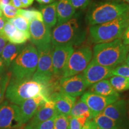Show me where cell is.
I'll use <instances>...</instances> for the list:
<instances>
[{
	"label": "cell",
	"instance_id": "obj_44",
	"mask_svg": "<svg viewBox=\"0 0 129 129\" xmlns=\"http://www.w3.org/2000/svg\"><path fill=\"white\" fill-rule=\"evenodd\" d=\"M38 3L41 5H47L54 2V0H36Z\"/></svg>",
	"mask_w": 129,
	"mask_h": 129
},
{
	"label": "cell",
	"instance_id": "obj_10",
	"mask_svg": "<svg viewBox=\"0 0 129 129\" xmlns=\"http://www.w3.org/2000/svg\"><path fill=\"white\" fill-rule=\"evenodd\" d=\"M87 87L83 74L61 78L57 85L59 91L74 98L83 94Z\"/></svg>",
	"mask_w": 129,
	"mask_h": 129
},
{
	"label": "cell",
	"instance_id": "obj_21",
	"mask_svg": "<svg viewBox=\"0 0 129 129\" xmlns=\"http://www.w3.org/2000/svg\"><path fill=\"white\" fill-rule=\"evenodd\" d=\"M57 1H54L50 4L42 5L40 7L43 22L50 29L54 27L57 23Z\"/></svg>",
	"mask_w": 129,
	"mask_h": 129
},
{
	"label": "cell",
	"instance_id": "obj_26",
	"mask_svg": "<svg viewBox=\"0 0 129 129\" xmlns=\"http://www.w3.org/2000/svg\"><path fill=\"white\" fill-rule=\"evenodd\" d=\"M18 16H21L25 18L29 22L34 20H38L43 21V16L41 12L34 9L28 10L19 9Z\"/></svg>",
	"mask_w": 129,
	"mask_h": 129
},
{
	"label": "cell",
	"instance_id": "obj_3",
	"mask_svg": "<svg viewBox=\"0 0 129 129\" xmlns=\"http://www.w3.org/2000/svg\"><path fill=\"white\" fill-rule=\"evenodd\" d=\"M129 13V6L114 0L95 3L87 13L85 20L90 26L110 22Z\"/></svg>",
	"mask_w": 129,
	"mask_h": 129
},
{
	"label": "cell",
	"instance_id": "obj_1",
	"mask_svg": "<svg viewBox=\"0 0 129 129\" xmlns=\"http://www.w3.org/2000/svg\"><path fill=\"white\" fill-rule=\"evenodd\" d=\"M51 93V88L48 85L32 77L22 80L12 78L5 96L10 103L20 105L26 100L39 95H44L49 100Z\"/></svg>",
	"mask_w": 129,
	"mask_h": 129
},
{
	"label": "cell",
	"instance_id": "obj_35",
	"mask_svg": "<svg viewBox=\"0 0 129 129\" xmlns=\"http://www.w3.org/2000/svg\"><path fill=\"white\" fill-rule=\"evenodd\" d=\"M56 115L49 120L42 122L38 124L34 125V126H30V125H29V126L32 127L34 129H54V121H55Z\"/></svg>",
	"mask_w": 129,
	"mask_h": 129
},
{
	"label": "cell",
	"instance_id": "obj_24",
	"mask_svg": "<svg viewBox=\"0 0 129 129\" xmlns=\"http://www.w3.org/2000/svg\"><path fill=\"white\" fill-rule=\"evenodd\" d=\"M81 116L86 117L88 120H91L93 119L91 111L87 105L80 99L74 104L69 115V118H70L81 117Z\"/></svg>",
	"mask_w": 129,
	"mask_h": 129
},
{
	"label": "cell",
	"instance_id": "obj_25",
	"mask_svg": "<svg viewBox=\"0 0 129 129\" xmlns=\"http://www.w3.org/2000/svg\"><path fill=\"white\" fill-rule=\"evenodd\" d=\"M109 81L117 92H122L129 90L128 77L112 76Z\"/></svg>",
	"mask_w": 129,
	"mask_h": 129
},
{
	"label": "cell",
	"instance_id": "obj_20",
	"mask_svg": "<svg viewBox=\"0 0 129 129\" xmlns=\"http://www.w3.org/2000/svg\"><path fill=\"white\" fill-rule=\"evenodd\" d=\"M25 47L24 44H14L8 43L1 53V58L6 68H9L11 64Z\"/></svg>",
	"mask_w": 129,
	"mask_h": 129
},
{
	"label": "cell",
	"instance_id": "obj_34",
	"mask_svg": "<svg viewBox=\"0 0 129 129\" xmlns=\"http://www.w3.org/2000/svg\"><path fill=\"white\" fill-rule=\"evenodd\" d=\"M17 30V29L13 24L7 21L3 29L1 35H2L3 37H4L7 40V41H9V40L13 36V35L15 34Z\"/></svg>",
	"mask_w": 129,
	"mask_h": 129
},
{
	"label": "cell",
	"instance_id": "obj_32",
	"mask_svg": "<svg viewBox=\"0 0 129 129\" xmlns=\"http://www.w3.org/2000/svg\"><path fill=\"white\" fill-rule=\"evenodd\" d=\"M87 121V118L83 116L70 118L69 129H81Z\"/></svg>",
	"mask_w": 129,
	"mask_h": 129
},
{
	"label": "cell",
	"instance_id": "obj_40",
	"mask_svg": "<svg viewBox=\"0 0 129 129\" xmlns=\"http://www.w3.org/2000/svg\"><path fill=\"white\" fill-rule=\"evenodd\" d=\"M10 4L18 9H20L22 8V4L20 0H10Z\"/></svg>",
	"mask_w": 129,
	"mask_h": 129
},
{
	"label": "cell",
	"instance_id": "obj_17",
	"mask_svg": "<svg viewBox=\"0 0 129 129\" xmlns=\"http://www.w3.org/2000/svg\"><path fill=\"white\" fill-rule=\"evenodd\" d=\"M127 105L125 100L118 99L109 104L101 113L106 117L120 122H125Z\"/></svg>",
	"mask_w": 129,
	"mask_h": 129
},
{
	"label": "cell",
	"instance_id": "obj_43",
	"mask_svg": "<svg viewBox=\"0 0 129 129\" xmlns=\"http://www.w3.org/2000/svg\"><path fill=\"white\" fill-rule=\"evenodd\" d=\"M5 69H6V66H5L2 58L0 56V75L4 73L5 72Z\"/></svg>",
	"mask_w": 129,
	"mask_h": 129
},
{
	"label": "cell",
	"instance_id": "obj_12",
	"mask_svg": "<svg viewBox=\"0 0 129 129\" xmlns=\"http://www.w3.org/2000/svg\"><path fill=\"white\" fill-rule=\"evenodd\" d=\"M74 51V48L71 44L53 47L52 63L54 76L62 77L68 61Z\"/></svg>",
	"mask_w": 129,
	"mask_h": 129
},
{
	"label": "cell",
	"instance_id": "obj_46",
	"mask_svg": "<svg viewBox=\"0 0 129 129\" xmlns=\"http://www.w3.org/2000/svg\"><path fill=\"white\" fill-rule=\"evenodd\" d=\"M114 1H118V2L120 3H122L123 4H126L127 6H129V0H114Z\"/></svg>",
	"mask_w": 129,
	"mask_h": 129
},
{
	"label": "cell",
	"instance_id": "obj_42",
	"mask_svg": "<svg viewBox=\"0 0 129 129\" xmlns=\"http://www.w3.org/2000/svg\"><path fill=\"white\" fill-rule=\"evenodd\" d=\"M7 22V19L4 17V16H0V34L2 32L3 29L4 28L5 24Z\"/></svg>",
	"mask_w": 129,
	"mask_h": 129
},
{
	"label": "cell",
	"instance_id": "obj_11",
	"mask_svg": "<svg viewBox=\"0 0 129 129\" xmlns=\"http://www.w3.org/2000/svg\"><path fill=\"white\" fill-rule=\"evenodd\" d=\"M119 98L120 94L104 96L87 91L84 93L81 98V100L87 105L94 118L96 115L102 112L106 106L117 101Z\"/></svg>",
	"mask_w": 129,
	"mask_h": 129
},
{
	"label": "cell",
	"instance_id": "obj_53",
	"mask_svg": "<svg viewBox=\"0 0 129 129\" xmlns=\"http://www.w3.org/2000/svg\"><path fill=\"white\" fill-rule=\"evenodd\" d=\"M98 129H101V128H98Z\"/></svg>",
	"mask_w": 129,
	"mask_h": 129
},
{
	"label": "cell",
	"instance_id": "obj_29",
	"mask_svg": "<svg viewBox=\"0 0 129 129\" xmlns=\"http://www.w3.org/2000/svg\"><path fill=\"white\" fill-rule=\"evenodd\" d=\"M12 77L11 73H4L0 75V104L3 102L7 86Z\"/></svg>",
	"mask_w": 129,
	"mask_h": 129
},
{
	"label": "cell",
	"instance_id": "obj_33",
	"mask_svg": "<svg viewBox=\"0 0 129 129\" xmlns=\"http://www.w3.org/2000/svg\"><path fill=\"white\" fill-rule=\"evenodd\" d=\"M112 76H120L129 78V67L127 64H122L112 69Z\"/></svg>",
	"mask_w": 129,
	"mask_h": 129
},
{
	"label": "cell",
	"instance_id": "obj_39",
	"mask_svg": "<svg viewBox=\"0 0 129 129\" xmlns=\"http://www.w3.org/2000/svg\"><path fill=\"white\" fill-rule=\"evenodd\" d=\"M7 40L3 37L2 35L0 34V54H1V53L4 49L6 45L7 44Z\"/></svg>",
	"mask_w": 129,
	"mask_h": 129
},
{
	"label": "cell",
	"instance_id": "obj_36",
	"mask_svg": "<svg viewBox=\"0 0 129 129\" xmlns=\"http://www.w3.org/2000/svg\"><path fill=\"white\" fill-rule=\"evenodd\" d=\"M91 0H71L72 5L75 10L84 9L89 4Z\"/></svg>",
	"mask_w": 129,
	"mask_h": 129
},
{
	"label": "cell",
	"instance_id": "obj_48",
	"mask_svg": "<svg viewBox=\"0 0 129 129\" xmlns=\"http://www.w3.org/2000/svg\"><path fill=\"white\" fill-rule=\"evenodd\" d=\"M23 128L24 129H34V128H32V127H30V126H29V125H26L25 126L23 127Z\"/></svg>",
	"mask_w": 129,
	"mask_h": 129
},
{
	"label": "cell",
	"instance_id": "obj_51",
	"mask_svg": "<svg viewBox=\"0 0 129 129\" xmlns=\"http://www.w3.org/2000/svg\"><path fill=\"white\" fill-rule=\"evenodd\" d=\"M16 129H24L23 128H21V127H19V128H16Z\"/></svg>",
	"mask_w": 129,
	"mask_h": 129
},
{
	"label": "cell",
	"instance_id": "obj_49",
	"mask_svg": "<svg viewBox=\"0 0 129 129\" xmlns=\"http://www.w3.org/2000/svg\"><path fill=\"white\" fill-rule=\"evenodd\" d=\"M127 115H128V119H129V105L128 106H127Z\"/></svg>",
	"mask_w": 129,
	"mask_h": 129
},
{
	"label": "cell",
	"instance_id": "obj_2",
	"mask_svg": "<svg viewBox=\"0 0 129 129\" xmlns=\"http://www.w3.org/2000/svg\"><path fill=\"white\" fill-rule=\"evenodd\" d=\"M93 51L92 60L102 66L113 69L124 62L128 47L122 43L121 39H117L109 43L96 44Z\"/></svg>",
	"mask_w": 129,
	"mask_h": 129
},
{
	"label": "cell",
	"instance_id": "obj_27",
	"mask_svg": "<svg viewBox=\"0 0 129 129\" xmlns=\"http://www.w3.org/2000/svg\"><path fill=\"white\" fill-rule=\"evenodd\" d=\"M7 21L13 24L18 30L25 32H29V22L21 16H17L14 18L7 19Z\"/></svg>",
	"mask_w": 129,
	"mask_h": 129
},
{
	"label": "cell",
	"instance_id": "obj_52",
	"mask_svg": "<svg viewBox=\"0 0 129 129\" xmlns=\"http://www.w3.org/2000/svg\"><path fill=\"white\" fill-rule=\"evenodd\" d=\"M128 51H129V46H128Z\"/></svg>",
	"mask_w": 129,
	"mask_h": 129
},
{
	"label": "cell",
	"instance_id": "obj_9",
	"mask_svg": "<svg viewBox=\"0 0 129 129\" xmlns=\"http://www.w3.org/2000/svg\"><path fill=\"white\" fill-rule=\"evenodd\" d=\"M22 126L19 107L8 101L0 104V129H16Z\"/></svg>",
	"mask_w": 129,
	"mask_h": 129
},
{
	"label": "cell",
	"instance_id": "obj_8",
	"mask_svg": "<svg viewBox=\"0 0 129 129\" xmlns=\"http://www.w3.org/2000/svg\"><path fill=\"white\" fill-rule=\"evenodd\" d=\"M91 48L84 46L78 48L72 53L69 57L61 78L71 77L84 71L92 59Z\"/></svg>",
	"mask_w": 129,
	"mask_h": 129
},
{
	"label": "cell",
	"instance_id": "obj_19",
	"mask_svg": "<svg viewBox=\"0 0 129 129\" xmlns=\"http://www.w3.org/2000/svg\"><path fill=\"white\" fill-rule=\"evenodd\" d=\"M75 10L71 0H59L56 6L57 25L64 23L75 15Z\"/></svg>",
	"mask_w": 129,
	"mask_h": 129
},
{
	"label": "cell",
	"instance_id": "obj_30",
	"mask_svg": "<svg viewBox=\"0 0 129 129\" xmlns=\"http://www.w3.org/2000/svg\"><path fill=\"white\" fill-rule=\"evenodd\" d=\"M69 118L63 114H57L54 121V129H69Z\"/></svg>",
	"mask_w": 129,
	"mask_h": 129
},
{
	"label": "cell",
	"instance_id": "obj_14",
	"mask_svg": "<svg viewBox=\"0 0 129 129\" xmlns=\"http://www.w3.org/2000/svg\"><path fill=\"white\" fill-rule=\"evenodd\" d=\"M112 68H109L91 60L86 68L83 71V76L87 86H90L93 84L106 78L112 77Z\"/></svg>",
	"mask_w": 129,
	"mask_h": 129
},
{
	"label": "cell",
	"instance_id": "obj_6",
	"mask_svg": "<svg viewBox=\"0 0 129 129\" xmlns=\"http://www.w3.org/2000/svg\"><path fill=\"white\" fill-rule=\"evenodd\" d=\"M38 54L33 44H28L23 48L10 67L12 78L17 80L30 78L36 71Z\"/></svg>",
	"mask_w": 129,
	"mask_h": 129
},
{
	"label": "cell",
	"instance_id": "obj_38",
	"mask_svg": "<svg viewBox=\"0 0 129 129\" xmlns=\"http://www.w3.org/2000/svg\"><path fill=\"white\" fill-rule=\"evenodd\" d=\"M81 129H98L94 121L88 120Z\"/></svg>",
	"mask_w": 129,
	"mask_h": 129
},
{
	"label": "cell",
	"instance_id": "obj_50",
	"mask_svg": "<svg viewBox=\"0 0 129 129\" xmlns=\"http://www.w3.org/2000/svg\"><path fill=\"white\" fill-rule=\"evenodd\" d=\"M2 14H3V12H2V10H1V6H0V16H2Z\"/></svg>",
	"mask_w": 129,
	"mask_h": 129
},
{
	"label": "cell",
	"instance_id": "obj_22",
	"mask_svg": "<svg viewBox=\"0 0 129 129\" xmlns=\"http://www.w3.org/2000/svg\"><path fill=\"white\" fill-rule=\"evenodd\" d=\"M93 121L98 128L101 129H122L126 124L125 122H120L112 120L101 112L93 118Z\"/></svg>",
	"mask_w": 129,
	"mask_h": 129
},
{
	"label": "cell",
	"instance_id": "obj_13",
	"mask_svg": "<svg viewBox=\"0 0 129 129\" xmlns=\"http://www.w3.org/2000/svg\"><path fill=\"white\" fill-rule=\"evenodd\" d=\"M29 33L30 42L36 47L51 43V29L47 26L43 21L34 20L30 22Z\"/></svg>",
	"mask_w": 129,
	"mask_h": 129
},
{
	"label": "cell",
	"instance_id": "obj_47",
	"mask_svg": "<svg viewBox=\"0 0 129 129\" xmlns=\"http://www.w3.org/2000/svg\"><path fill=\"white\" fill-rule=\"evenodd\" d=\"M124 62L125 64H127V65L129 67V54H127V57H126V58H125Z\"/></svg>",
	"mask_w": 129,
	"mask_h": 129
},
{
	"label": "cell",
	"instance_id": "obj_41",
	"mask_svg": "<svg viewBox=\"0 0 129 129\" xmlns=\"http://www.w3.org/2000/svg\"><path fill=\"white\" fill-rule=\"evenodd\" d=\"M22 4V8H27L33 4L34 0H20Z\"/></svg>",
	"mask_w": 129,
	"mask_h": 129
},
{
	"label": "cell",
	"instance_id": "obj_4",
	"mask_svg": "<svg viewBox=\"0 0 129 129\" xmlns=\"http://www.w3.org/2000/svg\"><path fill=\"white\" fill-rule=\"evenodd\" d=\"M128 25L129 13L106 23L90 26V38L95 44L109 43L120 39Z\"/></svg>",
	"mask_w": 129,
	"mask_h": 129
},
{
	"label": "cell",
	"instance_id": "obj_45",
	"mask_svg": "<svg viewBox=\"0 0 129 129\" xmlns=\"http://www.w3.org/2000/svg\"><path fill=\"white\" fill-rule=\"evenodd\" d=\"M10 4V0H0V6H6Z\"/></svg>",
	"mask_w": 129,
	"mask_h": 129
},
{
	"label": "cell",
	"instance_id": "obj_28",
	"mask_svg": "<svg viewBox=\"0 0 129 129\" xmlns=\"http://www.w3.org/2000/svg\"><path fill=\"white\" fill-rule=\"evenodd\" d=\"M30 35L29 32L22 31L17 29L10 39L9 40L10 43L14 44H24L29 40Z\"/></svg>",
	"mask_w": 129,
	"mask_h": 129
},
{
	"label": "cell",
	"instance_id": "obj_7",
	"mask_svg": "<svg viewBox=\"0 0 129 129\" xmlns=\"http://www.w3.org/2000/svg\"><path fill=\"white\" fill-rule=\"evenodd\" d=\"M38 54L37 70L32 77L51 86L54 83L55 77L53 73L52 53L53 47L51 43L36 47Z\"/></svg>",
	"mask_w": 129,
	"mask_h": 129
},
{
	"label": "cell",
	"instance_id": "obj_31",
	"mask_svg": "<svg viewBox=\"0 0 129 129\" xmlns=\"http://www.w3.org/2000/svg\"><path fill=\"white\" fill-rule=\"evenodd\" d=\"M3 16L7 19H10L18 16L19 10L12 4H9L1 7Z\"/></svg>",
	"mask_w": 129,
	"mask_h": 129
},
{
	"label": "cell",
	"instance_id": "obj_16",
	"mask_svg": "<svg viewBox=\"0 0 129 129\" xmlns=\"http://www.w3.org/2000/svg\"><path fill=\"white\" fill-rule=\"evenodd\" d=\"M49 100L54 102L57 114H63L69 117L71 111L76 102V98L60 92L54 91L49 97Z\"/></svg>",
	"mask_w": 129,
	"mask_h": 129
},
{
	"label": "cell",
	"instance_id": "obj_15",
	"mask_svg": "<svg viewBox=\"0 0 129 129\" xmlns=\"http://www.w3.org/2000/svg\"><path fill=\"white\" fill-rule=\"evenodd\" d=\"M48 101L44 95H39L26 100L19 107V114L22 125L28 122L34 117L40 108Z\"/></svg>",
	"mask_w": 129,
	"mask_h": 129
},
{
	"label": "cell",
	"instance_id": "obj_37",
	"mask_svg": "<svg viewBox=\"0 0 129 129\" xmlns=\"http://www.w3.org/2000/svg\"><path fill=\"white\" fill-rule=\"evenodd\" d=\"M121 40L122 43L126 46L129 45V25L127 26L126 29L125 30L124 32L122 35Z\"/></svg>",
	"mask_w": 129,
	"mask_h": 129
},
{
	"label": "cell",
	"instance_id": "obj_23",
	"mask_svg": "<svg viewBox=\"0 0 129 129\" xmlns=\"http://www.w3.org/2000/svg\"><path fill=\"white\" fill-rule=\"evenodd\" d=\"M88 91L104 96L119 94L114 89L109 81L108 80H103L93 84L90 87Z\"/></svg>",
	"mask_w": 129,
	"mask_h": 129
},
{
	"label": "cell",
	"instance_id": "obj_5",
	"mask_svg": "<svg viewBox=\"0 0 129 129\" xmlns=\"http://www.w3.org/2000/svg\"><path fill=\"white\" fill-rule=\"evenodd\" d=\"M85 33L81 26L78 16L74 15L65 23L57 25L51 32L53 47L71 44L77 46L84 41Z\"/></svg>",
	"mask_w": 129,
	"mask_h": 129
},
{
	"label": "cell",
	"instance_id": "obj_18",
	"mask_svg": "<svg viewBox=\"0 0 129 129\" xmlns=\"http://www.w3.org/2000/svg\"><path fill=\"white\" fill-rule=\"evenodd\" d=\"M56 114L54 102L51 100H48L40 108L27 125L30 126L37 125L51 118Z\"/></svg>",
	"mask_w": 129,
	"mask_h": 129
}]
</instances>
